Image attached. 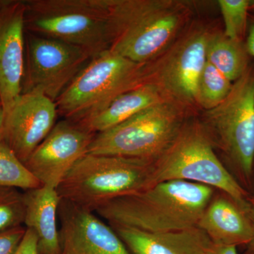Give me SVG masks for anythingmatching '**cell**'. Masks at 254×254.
<instances>
[{
    "label": "cell",
    "instance_id": "9a60e30c",
    "mask_svg": "<svg viewBox=\"0 0 254 254\" xmlns=\"http://www.w3.org/2000/svg\"><path fill=\"white\" fill-rule=\"evenodd\" d=\"M217 191L197 226L214 244L246 247L254 237L253 227L247 212L230 195Z\"/></svg>",
    "mask_w": 254,
    "mask_h": 254
},
{
    "label": "cell",
    "instance_id": "6da1fadb",
    "mask_svg": "<svg viewBox=\"0 0 254 254\" xmlns=\"http://www.w3.org/2000/svg\"><path fill=\"white\" fill-rule=\"evenodd\" d=\"M110 51L138 64L158 56L193 21L185 0H107Z\"/></svg>",
    "mask_w": 254,
    "mask_h": 254
},
{
    "label": "cell",
    "instance_id": "5bb4252c",
    "mask_svg": "<svg viewBox=\"0 0 254 254\" xmlns=\"http://www.w3.org/2000/svg\"><path fill=\"white\" fill-rule=\"evenodd\" d=\"M25 37L24 1H0V103L4 115L21 94Z\"/></svg>",
    "mask_w": 254,
    "mask_h": 254
},
{
    "label": "cell",
    "instance_id": "5b68a950",
    "mask_svg": "<svg viewBox=\"0 0 254 254\" xmlns=\"http://www.w3.org/2000/svg\"><path fill=\"white\" fill-rule=\"evenodd\" d=\"M198 117L221 151L228 170L247 191L252 192L254 163V65L250 64L233 82L225 100Z\"/></svg>",
    "mask_w": 254,
    "mask_h": 254
},
{
    "label": "cell",
    "instance_id": "d4e9b609",
    "mask_svg": "<svg viewBox=\"0 0 254 254\" xmlns=\"http://www.w3.org/2000/svg\"><path fill=\"white\" fill-rule=\"evenodd\" d=\"M16 254H39L38 239L33 230L26 228V233Z\"/></svg>",
    "mask_w": 254,
    "mask_h": 254
},
{
    "label": "cell",
    "instance_id": "30bf717a",
    "mask_svg": "<svg viewBox=\"0 0 254 254\" xmlns=\"http://www.w3.org/2000/svg\"><path fill=\"white\" fill-rule=\"evenodd\" d=\"M92 58L81 48L26 31L21 94L56 100Z\"/></svg>",
    "mask_w": 254,
    "mask_h": 254
},
{
    "label": "cell",
    "instance_id": "4316f807",
    "mask_svg": "<svg viewBox=\"0 0 254 254\" xmlns=\"http://www.w3.org/2000/svg\"><path fill=\"white\" fill-rule=\"evenodd\" d=\"M246 46L251 58H254V15H250L245 38Z\"/></svg>",
    "mask_w": 254,
    "mask_h": 254
},
{
    "label": "cell",
    "instance_id": "cb8c5ba5",
    "mask_svg": "<svg viewBox=\"0 0 254 254\" xmlns=\"http://www.w3.org/2000/svg\"><path fill=\"white\" fill-rule=\"evenodd\" d=\"M26 231L22 225L0 232V254H16Z\"/></svg>",
    "mask_w": 254,
    "mask_h": 254
},
{
    "label": "cell",
    "instance_id": "d6986e66",
    "mask_svg": "<svg viewBox=\"0 0 254 254\" xmlns=\"http://www.w3.org/2000/svg\"><path fill=\"white\" fill-rule=\"evenodd\" d=\"M245 41L232 39L223 31H212L206 47V60L232 82L237 81L250 65Z\"/></svg>",
    "mask_w": 254,
    "mask_h": 254
},
{
    "label": "cell",
    "instance_id": "4fadbf2b",
    "mask_svg": "<svg viewBox=\"0 0 254 254\" xmlns=\"http://www.w3.org/2000/svg\"><path fill=\"white\" fill-rule=\"evenodd\" d=\"M61 254H132L110 225L93 212L61 199Z\"/></svg>",
    "mask_w": 254,
    "mask_h": 254
},
{
    "label": "cell",
    "instance_id": "7402d4cb",
    "mask_svg": "<svg viewBox=\"0 0 254 254\" xmlns=\"http://www.w3.org/2000/svg\"><path fill=\"white\" fill-rule=\"evenodd\" d=\"M225 36L245 41L250 17V0H218Z\"/></svg>",
    "mask_w": 254,
    "mask_h": 254
},
{
    "label": "cell",
    "instance_id": "7a4b0ae2",
    "mask_svg": "<svg viewBox=\"0 0 254 254\" xmlns=\"http://www.w3.org/2000/svg\"><path fill=\"white\" fill-rule=\"evenodd\" d=\"M215 190L193 182H160L143 191L110 200L95 212L110 225L150 233L177 231L198 225Z\"/></svg>",
    "mask_w": 254,
    "mask_h": 254
},
{
    "label": "cell",
    "instance_id": "44dd1931",
    "mask_svg": "<svg viewBox=\"0 0 254 254\" xmlns=\"http://www.w3.org/2000/svg\"><path fill=\"white\" fill-rule=\"evenodd\" d=\"M41 186V182L32 175L4 141H0V187L28 190Z\"/></svg>",
    "mask_w": 254,
    "mask_h": 254
},
{
    "label": "cell",
    "instance_id": "f1b7e54d",
    "mask_svg": "<svg viewBox=\"0 0 254 254\" xmlns=\"http://www.w3.org/2000/svg\"><path fill=\"white\" fill-rule=\"evenodd\" d=\"M4 112L0 103V141H2L3 127H4Z\"/></svg>",
    "mask_w": 254,
    "mask_h": 254
},
{
    "label": "cell",
    "instance_id": "603a6c76",
    "mask_svg": "<svg viewBox=\"0 0 254 254\" xmlns=\"http://www.w3.org/2000/svg\"><path fill=\"white\" fill-rule=\"evenodd\" d=\"M25 214L24 193L18 189L0 187V232L22 226Z\"/></svg>",
    "mask_w": 254,
    "mask_h": 254
},
{
    "label": "cell",
    "instance_id": "52a82bcc",
    "mask_svg": "<svg viewBox=\"0 0 254 254\" xmlns=\"http://www.w3.org/2000/svg\"><path fill=\"white\" fill-rule=\"evenodd\" d=\"M143 84V64L108 50L92 58L55 101L58 115L78 123Z\"/></svg>",
    "mask_w": 254,
    "mask_h": 254
},
{
    "label": "cell",
    "instance_id": "8fae6325",
    "mask_svg": "<svg viewBox=\"0 0 254 254\" xmlns=\"http://www.w3.org/2000/svg\"><path fill=\"white\" fill-rule=\"evenodd\" d=\"M95 135L73 122L62 120L25 165L42 185L57 189L73 165L88 153Z\"/></svg>",
    "mask_w": 254,
    "mask_h": 254
},
{
    "label": "cell",
    "instance_id": "ba28073f",
    "mask_svg": "<svg viewBox=\"0 0 254 254\" xmlns=\"http://www.w3.org/2000/svg\"><path fill=\"white\" fill-rule=\"evenodd\" d=\"M212 31L193 20L173 44L143 64V84L153 85L168 102L197 115V87Z\"/></svg>",
    "mask_w": 254,
    "mask_h": 254
},
{
    "label": "cell",
    "instance_id": "ac0fdd59",
    "mask_svg": "<svg viewBox=\"0 0 254 254\" xmlns=\"http://www.w3.org/2000/svg\"><path fill=\"white\" fill-rule=\"evenodd\" d=\"M164 102L168 101L156 87L143 84L120 95L99 113L75 123L98 134Z\"/></svg>",
    "mask_w": 254,
    "mask_h": 254
},
{
    "label": "cell",
    "instance_id": "9c48e42d",
    "mask_svg": "<svg viewBox=\"0 0 254 254\" xmlns=\"http://www.w3.org/2000/svg\"><path fill=\"white\" fill-rule=\"evenodd\" d=\"M164 102L95 135L88 153L155 160L167 149L185 121L195 115Z\"/></svg>",
    "mask_w": 254,
    "mask_h": 254
},
{
    "label": "cell",
    "instance_id": "8992f818",
    "mask_svg": "<svg viewBox=\"0 0 254 254\" xmlns=\"http://www.w3.org/2000/svg\"><path fill=\"white\" fill-rule=\"evenodd\" d=\"M25 29L81 48L91 56L110 49L107 0H25Z\"/></svg>",
    "mask_w": 254,
    "mask_h": 254
},
{
    "label": "cell",
    "instance_id": "ffe728a7",
    "mask_svg": "<svg viewBox=\"0 0 254 254\" xmlns=\"http://www.w3.org/2000/svg\"><path fill=\"white\" fill-rule=\"evenodd\" d=\"M233 82L206 61L197 87L198 109L207 111L222 103L231 90Z\"/></svg>",
    "mask_w": 254,
    "mask_h": 254
},
{
    "label": "cell",
    "instance_id": "e0dca14e",
    "mask_svg": "<svg viewBox=\"0 0 254 254\" xmlns=\"http://www.w3.org/2000/svg\"><path fill=\"white\" fill-rule=\"evenodd\" d=\"M24 225L38 239L39 254H61L58 208L61 198L57 189L48 186L25 190Z\"/></svg>",
    "mask_w": 254,
    "mask_h": 254
},
{
    "label": "cell",
    "instance_id": "83f0119b",
    "mask_svg": "<svg viewBox=\"0 0 254 254\" xmlns=\"http://www.w3.org/2000/svg\"><path fill=\"white\" fill-rule=\"evenodd\" d=\"M205 254H239L235 246L216 245L212 242Z\"/></svg>",
    "mask_w": 254,
    "mask_h": 254
},
{
    "label": "cell",
    "instance_id": "484cf974",
    "mask_svg": "<svg viewBox=\"0 0 254 254\" xmlns=\"http://www.w3.org/2000/svg\"><path fill=\"white\" fill-rule=\"evenodd\" d=\"M246 212L248 215L252 227H253L254 237L252 242L248 245L246 246L245 254H254V193H250V195L247 198Z\"/></svg>",
    "mask_w": 254,
    "mask_h": 254
},
{
    "label": "cell",
    "instance_id": "277c9868",
    "mask_svg": "<svg viewBox=\"0 0 254 254\" xmlns=\"http://www.w3.org/2000/svg\"><path fill=\"white\" fill-rule=\"evenodd\" d=\"M154 160L87 153L57 188L61 199L95 212L115 198L150 187Z\"/></svg>",
    "mask_w": 254,
    "mask_h": 254
},
{
    "label": "cell",
    "instance_id": "4dcf8cb0",
    "mask_svg": "<svg viewBox=\"0 0 254 254\" xmlns=\"http://www.w3.org/2000/svg\"><path fill=\"white\" fill-rule=\"evenodd\" d=\"M254 193V170H253V179H252V193Z\"/></svg>",
    "mask_w": 254,
    "mask_h": 254
},
{
    "label": "cell",
    "instance_id": "2e32d148",
    "mask_svg": "<svg viewBox=\"0 0 254 254\" xmlns=\"http://www.w3.org/2000/svg\"><path fill=\"white\" fill-rule=\"evenodd\" d=\"M110 226L132 254H205L212 244L198 226L159 233L118 225Z\"/></svg>",
    "mask_w": 254,
    "mask_h": 254
},
{
    "label": "cell",
    "instance_id": "7c38bea8",
    "mask_svg": "<svg viewBox=\"0 0 254 254\" xmlns=\"http://www.w3.org/2000/svg\"><path fill=\"white\" fill-rule=\"evenodd\" d=\"M55 102L41 93H22L4 115L3 141L25 163L56 125Z\"/></svg>",
    "mask_w": 254,
    "mask_h": 254
},
{
    "label": "cell",
    "instance_id": "f546056e",
    "mask_svg": "<svg viewBox=\"0 0 254 254\" xmlns=\"http://www.w3.org/2000/svg\"><path fill=\"white\" fill-rule=\"evenodd\" d=\"M250 13L254 15V0H250Z\"/></svg>",
    "mask_w": 254,
    "mask_h": 254
},
{
    "label": "cell",
    "instance_id": "3957f363",
    "mask_svg": "<svg viewBox=\"0 0 254 254\" xmlns=\"http://www.w3.org/2000/svg\"><path fill=\"white\" fill-rule=\"evenodd\" d=\"M215 149L198 115H192L154 160L150 187L173 180L193 182L226 193L246 210L250 192L229 171Z\"/></svg>",
    "mask_w": 254,
    "mask_h": 254
}]
</instances>
